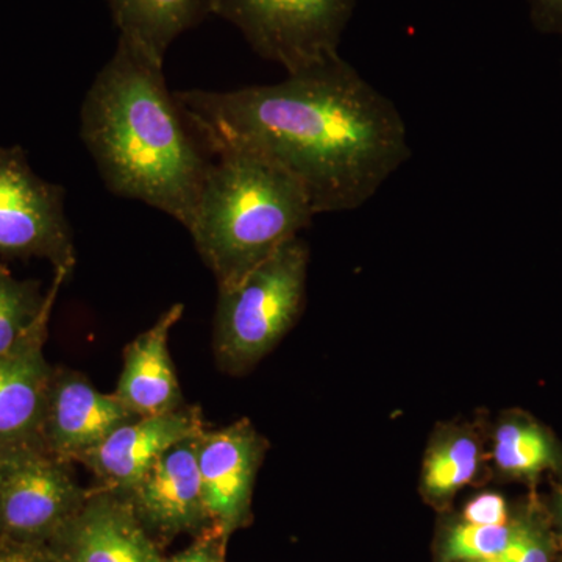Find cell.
<instances>
[{
  "mask_svg": "<svg viewBox=\"0 0 562 562\" xmlns=\"http://www.w3.org/2000/svg\"><path fill=\"white\" fill-rule=\"evenodd\" d=\"M508 509L502 495L482 494L464 509V522L472 525H506Z\"/></svg>",
  "mask_w": 562,
  "mask_h": 562,
  "instance_id": "21",
  "label": "cell"
},
{
  "mask_svg": "<svg viewBox=\"0 0 562 562\" xmlns=\"http://www.w3.org/2000/svg\"><path fill=\"white\" fill-rule=\"evenodd\" d=\"M47 547L63 562H165L160 543L120 492L92 487Z\"/></svg>",
  "mask_w": 562,
  "mask_h": 562,
  "instance_id": "9",
  "label": "cell"
},
{
  "mask_svg": "<svg viewBox=\"0 0 562 562\" xmlns=\"http://www.w3.org/2000/svg\"><path fill=\"white\" fill-rule=\"evenodd\" d=\"M114 394H103L83 373L54 368L41 424V442L61 460L74 462L136 419Z\"/></svg>",
  "mask_w": 562,
  "mask_h": 562,
  "instance_id": "11",
  "label": "cell"
},
{
  "mask_svg": "<svg viewBox=\"0 0 562 562\" xmlns=\"http://www.w3.org/2000/svg\"><path fill=\"white\" fill-rule=\"evenodd\" d=\"M0 562H63L46 543L22 542L0 536Z\"/></svg>",
  "mask_w": 562,
  "mask_h": 562,
  "instance_id": "22",
  "label": "cell"
},
{
  "mask_svg": "<svg viewBox=\"0 0 562 562\" xmlns=\"http://www.w3.org/2000/svg\"><path fill=\"white\" fill-rule=\"evenodd\" d=\"M69 273L55 271L46 294L36 280H20L0 265V357L20 346L41 317L54 310L58 292Z\"/></svg>",
  "mask_w": 562,
  "mask_h": 562,
  "instance_id": "16",
  "label": "cell"
},
{
  "mask_svg": "<svg viewBox=\"0 0 562 562\" xmlns=\"http://www.w3.org/2000/svg\"><path fill=\"white\" fill-rule=\"evenodd\" d=\"M52 310L27 338L0 357V446L41 441L54 366L44 357Z\"/></svg>",
  "mask_w": 562,
  "mask_h": 562,
  "instance_id": "13",
  "label": "cell"
},
{
  "mask_svg": "<svg viewBox=\"0 0 562 562\" xmlns=\"http://www.w3.org/2000/svg\"><path fill=\"white\" fill-rule=\"evenodd\" d=\"M81 139L113 194L190 228L211 161L181 114L162 63L117 41L81 105Z\"/></svg>",
  "mask_w": 562,
  "mask_h": 562,
  "instance_id": "2",
  "label": "cell"
},
{
  "mask_svg": "<svg viewBox=\"0 0 562 562\" xmlns=\"http://www.w3.org/2000/svg\"><path fill=\"white\" fill-rule=\"evenodd\" d=\"M475 562H502L501 560H483V561H475Z\"/></svg>",
  "mask_w": 562,
  "mask_h": 562,
  "instance_id": "24",
  "label": "cell"
},
{
  "mask_svg": "<svg viewBox=\"0 0 562 562\" xmlns=\"http://www.w3.org/2000/svg\"><path fill=\"white\" fill-rule=\"evenodd\" d=\"M479 469V446L468 436L447 439L424 462V487L432 497H447L472 482Z\"/></svg>",
  "mask_w": 562,
  "mask_h": 562,
  "instance_id": "18",
  "label": "cell"
},
{
  "mask_svg": "<svg viewBox=\"0 0 562 562\" xmlns=\"http://www.w3.org/2000/svg\"><path fill=\"white\" fill-rule=\"evenodd\" d=\"M265 439L249 420L199 436L198 464L211 528L225 539L246 525L251 492L265 457Z\"/></svg>",
  "mask_w": 562,
  "mask_h": 562,
  "instance_id": "8",
  "label": "cell"
},
{
  "mask_svg": "<svg viewBox=\"0 0 562 562\" xmlns=\"http://www.w3.org/2000/svg\"><path fill=\"white\" fill-rule=\"evenodd\" d=\"M70 462L36 441L0 446V536L47 543L85 501Z\"/></svg>",
  "mask_w": 562,
  "mask_h": 562,
  "instance_id": "6",
  "label": "cell"
},
{
  "mask_svg": "<svg viewBox=\"0 0 562 562\" xmlns=\"http://www.w3.org/2000/svg\"><path fill=\"white\" fill-rule=\"evenodd\" d=\"M561 505H562V501H561Z\"/></svg>",
  "mask_w": 562,
  "mask_h": 562,
  "instance_id": "25",
  "label": "cell"
},
{
  "mask_svg": "<svg viewBox=\"0 0 562 562\" xmlns=\"http://www.w3.org/2000/svg\"><path fill=\"white\" fill-rule=\"evenodd\" d=\"M173 99L211 151L272 162L301 184L316 214L360 209L412 157L401 111L341 55L280 83Z\"/></svg>",
  "mask_w": 562,
  "mask_h": 562,
  "instance_id": "1",
  "label": "cell"
},
{
  "mask_svg": "<svg viewBox=\"0 0 562 562\" xmlns=\"http://www.w3.org/2000/svg\"><path fill=\"white\" fill-rule=\"evenodd\" d=\"M308 262V244L297 236L238 284L220 290L213 349L222 371H247L291 330L305 303Z\"/></svg>",
  "mask_w": 562,
  "mask_h": 562,
  "instance_id": "4",
  "label": "cell"
},
{
  "mask_svg": "<svg viewBox=\"0 0 562 562\" xmlns=\"http://www.w3.org/2000/svg\"><path fill=\"white\" fill-rule=\"evenodd\" d=\"M201 409L187 406L158 416L136 417L77 462L94 473L99 487L128 494L172 446L205 430Z\"/></svg>",
  "mask_w": 562,
  "mask_h": 562,
  "instance_id": "12",
  "label": "cell"
},
{
  "mask_svg": "<svg viewBox=\"0 0 562 562\" xmlns=\"http://www.w3.org/2000/svg\"><path fill=\"white\" fill-rule=\"evenodd\" d=\"M355 7L357 0H211V13L288 76L338 57Z\"/></svg>",
  "mask_w": 562,
  "mask_h": 562,
  "instance_id": "5",
  "label": "cell"
},
{
  "mask_svg": "<svg viewBox=\"0 0 562 562\" xmlns=\"http://www.w3.org/2000/svg\"><path fill=\"white\" fill-rule=\"evenodd\" d=\"M188 232L220 290H228L312 225L308 195L286 172L250 151H213Z\"/></svg>",
  "mask_w": 562,
  "mask_h": 562,
  "instance_id": "3",
  "label": "cell"
},
{
  "mask_svg": "<svg viewBox=\"0 0 562 562\" xmlns=\"http://www.w3.org/2000/svg\"><path fill=\"white\" fill-rule=\"evenodd\" d=\"M494 458L503 472L531 476L552 468L554 450L538 425L509 422L495 435Z\"/></svg>",
  "mask_w": 562,
  "mask_h": 562,
  "instance_id": "17",
  "label": "cell"
},
{
  "mask_svg": "<svg viewBox=\"0 0 562 562\" xmlns=\"http://www.w3.org/2000/svg\"><path fill=\"white\" fill-rule=\"evenodd\" d=\"M528 5L536 31L562 36V0H528Z\"/></svg>",
  "mask_w": 562,
  "mask_h": 562,
  "instance_id": "23",
  "label": "cell"
},
{
  "mask_svg": "<svg viewBox=\"0 0 562 562\" xmlns=\"http://www.w3.org/2000/svg\"><path fill=\"white\" fill-rule=\"evenodd\" d=\"M0 258H40L69 276L77 262L65 188L41 179L21 146H0Z\"/></svg>",
  "mask_w": 562,
  "mask_h": 562,
  "instance_id": "7",
  "label": "cell"
},
{
  "mask_svg": "<svg viewBox=\"0 0 562 562\" xmlns=\"http://www.w3.org/2000/svg\"><path fill=\"white\" fill-rule=\"evenodd\" d=\"M227 539L213 528L194 536V541L181 552L166 557L165 562H225Z\"/></svg>",
  "mask_w": 562,
  "mask_h": 562,
  "instance_id": "20",
  "label": "cell"
},
{
  "mask_svg": "<svg viewBox=\"0 0 562 562\" xmlns=\"http://www.w3.org/2000/svg\"><path fill=\"white\" fill-rule=\"evenodd\" d=\"M120 38L135 44L155 61L165 63L181 33L211 13V0H109Z\"/></svg>",
  "mask_w": 562,
  "mask_h": 562,
  "instance_id": "15",
  "label": "cell"
},
{
  "mask_svg": "<svg viewBox=\"0 0 562 562\" xmlns=\"http://www.w3.org/2000/svg\"><path fill=\"white\" fill-rule=\"evenodd\" d=\"M183 310L181 303L172 305L125 347L124 366L113 394L135 416H158L184 406L176 366L169 353V336L183 316Z\"/></svg>",
  "mask_w": 562,
  "mask_h": 562,
  "instance_id": "14",
  "label": "cell"
},
{
  "mask_svg": "<svg viewBox=\"0 0 562 562\" xmlns=\"http://www.w3.org/2000/svg\"><path fill=\"white\" fill-rule=\"evenodd\" d=\"M512 531L508 525H458L447 536L443 558L447 562L498 560L508 547Z\"/></svg>",
  "mask_w": 562,
  "mask_h": 562,
  "instance_id": "19",
  "label": "cell"
},
{
  "mask_svg": "<svg viewBox=\"0 0 562 562\" xmlns=\"http://www.w3.org/2000/svg\"><path fill=\"white\" fill-rule=\"evenodd\" d=\"M199 435L162 453L124 497L158 543L211 528L198 464Z\"/></svg>",
  "mask_w": 562,
  "mask_h": 562,
  "instance_id": "10",
  "label": "cell"
}]
</instances>
